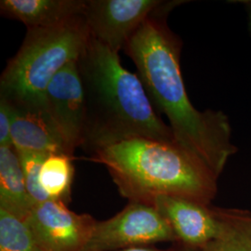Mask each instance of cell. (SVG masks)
<instances>
[{
  "label": "cell",
  "mask_w": 251,
  "mask_h": 251,
  "mask_svg": "<svg viewBox=\"0 0 251 251\" xmlns=\"http://www.w3.org/2000/svg\"><path fill=\"white\" fill-rule=\"evenodd\" d=\"M44 108L69 146L74 150L81 147L85 99L77 61L65 66L50 82L46 89Z\"/></svg>",
  "instance_id": "9"
},
{
  "label": "cell",
  "mask_w": 251,
  "mask_h": 251,
  "mask_svg": "<svg viewBox=\"0 0 251 251\" xmlns=\"http://www.w3.org/2000/svg\"><path fill=\"white\" fill-rule=\"evenodd\" d=\"M87 0H1V14L27 28L54 26L85 15Z\"/></svg>",
  "instance_id": "11"
},
{
  "label": "cell",
  "mask_w": 251,
  "mask_h": 251,
  "mask_svg": "<svg viewBox=\"0 0 251 251\" xmlns=\"http://www.w3.org/2000/svg\"><path fill=\"white\" fill-rule=\"evenodd\" d=\"M177 243L171 226L152 204L129 201L117 215L97 221L84 251H116Z\"/></svg>",
  "instance_id": "5"
},
{
  "label": "cell",
  "mask_w": 251,
  "mask_h": 251,
  "mask_svg": "<svg viewBox=\"0 0 251 251\" xmlns=\"http://www.w3.org/2000/svg\"><path fill=\"white\" fill-rule=\"evenodd\" d=\"M36 247L44 251H84L97 221L77 214L62 201L38 203L25 220Z\"/></svg>",
  "instance_id": "6"
},
{
  "label": "cell",
  "mask_w": 251,
  "mask_h": 251,
  "mask_svg": "<svg viewBox=\"0 0 251 251\" xmlns=\"http://www.w3.org/2000/svg\"><path fill=\"white\" fill-rule=\"evenodd\" d=\"M77 66L85 99L82 149L92 154L100 148L136 138L176 144L143 81L123 67L118 52L90 36Z\"/></svg>",
  "instance_id": "2"
},
{
  "label": "cell",
  "mask_w": 251,
  "mask_h": 251,
  "mask_svg": "<svg viewBox=\"0 0 251 251\" xmlns=\"http://www.w3.org/2000/svg\"><path fill=\"white\" fill-rule=\"evenodd\" d=\"M243 3L245 4V6L247 7L248 11H249V14H250V19H251V1H243Z\"/></svg>",
  "instance_id": "19"
},
{
  "label": "cell",
  "mask_w": 251,
  "mask_h": 251,
  "mask_svg": "<svg viewBox=\"0 0 251 251\" xmlns=\"http://www.w3.org/2000/svg\"><path fill=\"white\" fill-rule=\"evenodd\" d=\"M35 206L18 152L13 146L0 147V208L25 221Z\"/></svg>",
  "instance_id": "12"
},
{
  "label": "cell",
  "mask_w": 251,
  "mask_h": 251,
  "mask_svg": "<svg viewBox=\"0 0 251 251\" xmlns=\"http://www.w3.org/2000/svg\"><path fill=\"white\" fill-rule=\"evenodd\" d=\"M199 251H251V213L227 210L224 232Z\"/></svg>",
  "instance_id": "14"
},
{
  "label": "cell",
  "mask_w": 251,
  "mask_h": 251,
  "mask_svg": "<svg viewBox=\"0 0 251 251\" xmlns=\"http://www.w3.org/2000/svg\"><path fill=\"white\" fill-rule=\"evenodd\" d=\"M166 3L160 0H87L85 18L90 36L118 52Z\"/></svg>",
  "instance_id": "7"
},
{
  "label": "cell",
  "mask_w": 251,
  "mask_h": 251,
  "mask_svg": "<svg viewBox=\"0 0 251 251\" xmlns=\"http://www.w3.org/2000/svg\"><path fill=\"white\" fill-rule=\"evenodd\" d=\"M90 159L106 168L128 201L174 197L211 205L217 194L218 178L176 144L136 138L100 148Z\"/></svg>",
  "instance_id": "3"
},
{
  "label": "cell",
  "mask_w": 251,
  "mask_h": 251,
  "mask_svg": "<svg viewBox=\"0 0 251 251\" xmlns=\"http://www.w3.org/2000/svg\"><path fill=\"white\" fill-rule=\"evenodd\" d=\"M36 250V241L26 222L0 208V251Z\"/></svg>",
  "instance_id": "15"
},
{
  "label": "cell",
  "mask_w": 251,
  "mask_h": 251,
  "mask_svg": "<svg viewBox=\"0 0 251 251\" xmlns=\"http://www.w3.org/2000/svg\"><path fill=\"white\" fill-rule=\"evenodd\" d=\"M36 251H44L43 250H41V249H39L38 247H36Z\"/></svg>",
  "instance_id": "20"
},
{
  "label": "cell",
  "mask_w": 251,
  "mask_h": 251,
  "mask_svg": "<svg viewBox=\"0 0 251 251\" xmlns=\"http://www.w3.org/2000/svg\"><path fill=\"white\" fill-rule=\"evenodd\" d=\"M12 122L13 108L7 100L0 97V147L12 146Z\"/></svg>",
  "instance_id": "17"
},
{
  "label": "cell",
  "mask_w": 251,
  "mask_h": 251,
  "mask_svg": "<svg viewBox=\"0 0 251 251\" xmlns=\"http://www.w3.org/2000/svg\"><path fill=\"white\" fill-rule=\"evenodd\" d=\"M27 191L33 201L36 204L42 203L50 198L40 185L39 174L43 162L49 155L35 152H18Z\"/></svg>",
  "instance_id": "16"
},
{
  "label": "cell",
  "mask_w": 251,
  "mask_h": 251,
  "mask_svg": "<svg viewBox=\"0 0 251 251\" xmlns=\"http://www.w3.org/2000/svg\"><path fill=\"white\" fill-rule=\"evenodd\" d=\"M74 156L64 153L50 154L43 162L39 181L50 199L68 204L71 201L74 179Z\"/></svg>",
  "instance_id": "13"
},
{
  "label": "cell",
  "mask_w": 251,
  "mask_h": 251,
  "mask_svg": "<svg viewBox=\"0 0 251 251\" xmlns=\"http://www.w3.org/2000/svg\"><path fill=\"white\" fill-rule=\"evenodd\" d=\"M196 251L193 250H189L187 248H184L180 245H176L175 247H172L170 249L162 250V249H157L153 248L152 246L150 247H137V248H129V249H125V250H120V251Z\"/></svg>",
  "instance_id": "18"
},
{
  "label": "cell",
  "mask_w": 251,
  "mask_h": 251,
  "mask_svg": "<svg viewBox=\"0 0 251 251\" xmlns=\"http://www.w3.org/2000/svg\"><path fill=\"white\" fill-rule=\"evenodd\" d=\"M90 38L85 15L54 26L27 28L18 52L1 75L0 97L15 105L43 107L50 82L79 59Z\"/></svg>",
  "instance_id": "4"
},
{
  "label": "cell",
  "mask_w": 251,
  "mask_h": 251,
  "mask_svg": "<svg viewBox=\"0 0 251 251\" xmlns=\"http://www.w3.org/2000/svg\"><path fill=\"white\" fill-rule=\"evenodd\" d=\"M176 2H167L126 45L154 107L165 114L175 143L219 179L236 152L229 118L222 111H198L188 98L180 71L182 42L167 24Z\"/></svg>",
  "instance_id": "1"
},
{
  "label": "cell",
  "mask_w": 251,
  "mask_h": 251,
  "mask_svg": "<svg viewBox=\"0 0 251 251\" xmlns=\"http://www.w3.org/2000/svg\"><path fill=\"white\" fill-rule=\"evenodd\" d=\"M167 220L178 245L199 251L217 239L227 224V210L193 200L158 197L152 202Z\"/></svg>",
  "instance_id": "8"
},
{
  "label": "cell",
  "mask_w": 251,
  "mask_h": 251,
  "mask_svg": "<svg viewBox=\"0 0 251 251\" xmlns=\"http://www.w3.org/2000/svg\"><path fill=\"white\" fill-rule=\"evenodd\" d=\"M10 104L13 108L11 142L17 152L74 156L75 150L64 141L44 106Z\"/></svg>",
  "instance_id": "10"
}]
</instances>
